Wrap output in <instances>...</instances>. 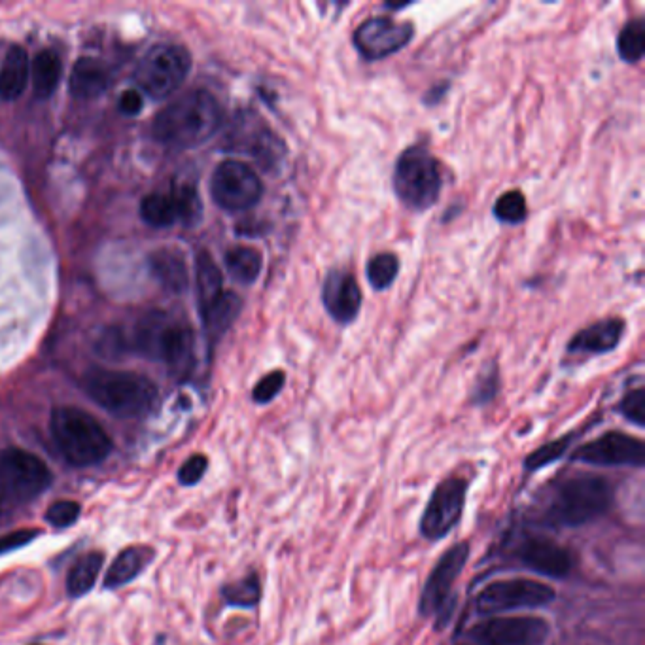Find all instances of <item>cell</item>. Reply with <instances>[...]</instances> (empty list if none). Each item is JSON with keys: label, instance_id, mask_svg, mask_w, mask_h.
Masks as SVG:
<instances>
[{"label": "cell", "instance_id": "cell-5", "mask_svg": "<svg viewBox=\"0 0 645 645\" xmlns=\"http://www.w3.org/2000/svg\"><path fill=\"white\" fill-rule=\"evenodd\" d=\"M613 502V489L600 475H577L558 487L543 521L555 528H576L602 517Z\"/></svg>", "mask_w": 645, "mask_h": 645}, {"label": "cell", "instance_id": "cell-34", "mask_svg": "<svg viewBox=\"0 0 645 645\" xmlns=\"http://www.w3.org/2000/svg\"><path fill=\"white\" fill-rule=\"evenodd\" d=\"M176 210H178V222L184 224L186 227H195L201 218H203V203H201V197L197 190L186 184V186H180L175 193Z\"/></svg>", "mask_w": 645, "mask_h": 645}, {"label": "cell", "instance_id": "cell-13", "mask_svg": "<svg viewBox=\"0 0 645 645\" xmlns=\"http://www.w3.org/2000/svg\"><path fill=\"white\" fill-rule=\"evenodd\" d=\"M229 144L239 154L254 157L263 171L277 169L286 157L284 140L262 118L248 112L235 123L229 135Z\"/></svg>", "mask_w": 645, "mask_h": 645}, {"label": "cell", "instance_id": "cell-38", "mask_svg": "<svg viewBox=\"0 0 645 645\" xmlns=\"http://www.w3.org/2000/svg\"><path fill=\"white\" fill-rule=\"evenodd\" d=\"M284 383H286V375L284 371H271L263 377L260 383L254 386L252 390V398L256 403H269V401L275 400L282 392L284 388Z\"/></svg>", "mask_w": 645, "mask_h": 645}, {"label": "cell", "instance_id": "cell-22", "mask_svg": "<svg viewBox=\"0 0 645 645\" xmlns=\"http://www.w3.org/2000/svg\"><path fill=\"white\" fill-rule=\"evenodd\" d=\"M69 88L78 99H95L108 88V72L97 59L82 57L72 67Z\"/></svg>", "mask_w": 645, "mask_h": 645}, {"label": "cell", "instance_id": "cell-7", "mask_svg": "<svg viewBox=\"0 0 645 645\" xmlns=\"http://www.w3.org/2000/svg\"><path fill=\"white\" fill-rule=\"evenodd\" d=\"M192 69V55L184 46L157 44L140 59L135 80L140 91L161 101L173 95L184 84Z\"/></svg>", "mask_w": 645, "mask_h": 645}, {"label": "cell", "instance_id": "cell-25", "mask_svg": "<svg viewBox=\"0 0 645 645\" xmlns=\"http://www.w3.org/2000/svg\"><path fill=\"white\" fill-rule=\"evenodd\" d=\"M195 282L201 313L224 294V279L209 252H199L195 258Z\"/></svg>", "mask_w": 645, "mask_h": 645}, {"label": "cell", "instance_id": "cell-10", "mask_svg": "<svg viewBox=\"0 0 645 645\" xmlns=\"http://www.w3.org/2000/svg\"><path fill=\"white\" fill-rule=\"evenodd\" d=\"M470 558V543H456L437 560L420 594L419 611L422 617H439L445 621L451 615L453 589L456 579L464 572Z\"/></svg>", "mask_w": 645, "mask_h": 645}, {"label": "cell", "instance_id": "cell-37", "mask_svg": "<svg viewBox=\"0 0 645 645\" xmlns=\"http://www.w3.org/2000/svg\"><path fill=\"white\" fill-rule=\"evenodd\" d=\"M619 411L625 419L630 420L632 424L644 428L645 426V390L644 388H636L630 390L627 396L621 400Z\"/></svg>", "mask_w": 645, "mask_h": 645}, {"label": "cell", "instance_id": "cell-39", "mask_svg": "<svg viewBox=\"0 0 645 645\" xmlns=\"http://www.w3.org/2000/svg\"><path fill=\"white\" fill-rule=\"evenodd\" d=\"M498 384H500L498 367L490 366L485 373H481V375L477 377V384H475L473 394H471V400H473V403L485 405V403H489L490 400H494V398H496V394H498Z\"/></svg>", "mask_w": 645, "mask_h": 645}, {"label": "cell", "instance_id": "cell-20", "mask_svg": "<svg viewBox=\"0 0 645 645\" xmlns=\"http://www.w3.org/2000/svg\"><path fill=\"white\" fill-rule=\"evenodd\" d=\"M154 279L169 292L180 294L188 288V265L184 254L176 248H159L150 256Z\"/></svg>", "mask_w": 645, "mask_h": 645}, {"label": "cell", "instance_id": "cell-16", "mask_svg": "<svg viewBox=\"0 0 645 645\" xmlns=\"http://www.w3.org/2000/svg\"><path fill=\"white\" fill-rule=\"evenodd\" d=\"M572 460L593 466H634L642 468L645 445L642 439L623 432H608L579 447Z\"/></svg>", "mask_w": 645, "mask_h": 645}, {"label": "cell", "instance_id": "cell-14", "mask_svg": "<svg viewBox=\"0 0 645 645\" xmlns=\"http://www.w3.org/2000/svg\"><path fill=\"white\" fill-rule=\"evenodd\" d=\"M551 625L541 617H490L470 630L477 645H543Z\"/></svg>", "mask_w": 645, "mask_h": 645}, {"label": "cell", "instance_id": "cell-41", "mask_svg": "<svg viewBox=\"0 0 645 645\" xmlns=\"http://www.w3.org/2000/svg\"><path fill=\"white\" fill-rule=\"evenodd\" d=\"M38 534H40V530H36V528H21V530H14L10 534H4L0 538V555L12 553L16 549L29 545Z\"/></svg>", "mask_w": 645, "mask_h": 645}, {"label": "cell", "instance_id": "cell-32", "mask_svg": "<svg viewBox=\"0 0 645 645\" xmlns=\"http://www.w3.org/2000/svg\"><path fill=\"white\" fill-rule=\"evenodd\" d=\"M367 280L371 288L383 292L394 284L400 273V260L392 252H381L367 262Z\"/></svg>", "mask_w": 645, "mask_h": 645}, {"label": "cell", "instance_id": "cell-28", "mask_svg": "<svg viewBox=\"0 0 645 645\" xmlns=\"http://www.w3.org/2000/svg\"><path fill=\"white\" fill-rule=\"evenodd\" d=\"M226 267L229 275L237 282L252 284L262 273V254L252 246H235L227 250Z\"/></svg>", "mask_w": 645, "mask_h": 645}, {"label": "cell", "instance_id": "cell-11", "mask_svg": "<svg viewBox=\"0 0 645 645\" xmlns=\"http://www.w3.org/2000/svg\"><path fill=\"white\" fill-rule=\"evenodd\" d=\"M557 598L553 587L534 579H506L487 585L475 598L479 615L513 610H534L549 606Z\"/></svg>", "mask_w": 645, "mask_h": 645}, {"label": "cell", "instance_id": "cell-19", "mask_svg": "<svg viewBox=\"0 0 645 645\" xmlns=\"http://www.w3.org/2000/svg\"><path fill=\"white\" fill-rule=\"evenodd\" d=\"M625 333V322L621 318H606L594 322L589 328L581 330L576 337L568 343L570 354H608L617 349Z\"/></svg>", "mask_w": 645, "mask_h": 645}, {"label": "cell", "instance_id": "cell-17", "mask_svg": "<svg viewBox=\"0 0 645 645\" xmlns=\"http://www.w3.org/2000/svg\"><path fill=\"white\" fill-rule=\"evenodd\" d=\"M362 290L347 271H332L322 286V301L326 313L341 326L352 324L362 309Z\"/></svg>", "mask_w": 645, "mask_h": 645}, {"label": "cell", "instance_id": "cell-36", "mask_svg": "<svg viewBox=\"0 0 645 645\" xmlns=\"http://www.w3.org/2000/svg\"><path fill=\"white\" fill-rule=\"evenodd\" d=\"M82 513V507L78 502H72V500H61V502H55L52 506L48 507L46 511V521L55 526V528H69L72 524L78 521Z\"/></svg>", "mask_w": 645, "mask_h": 645}, {"label": "cell", "instance_id": "cell-29", "mask_svg": "<svg viewBox=\"0 0 645 645\" xmlns=\"http://www.w3.org/2000/svg\"><path fill=\"white\" fill-rule=\"evenodd\" d=\"M140 216L148 226L156 229L175 226L178 222V210L173 193H154L144 197L140 203Z\"/></svg>", "mask_w": 645, "mask_h": 645}, {"label": "cell", "instance_id": "cell-43", "mask_svg": "<svg viewBox=\"0 0 645 645\" xmlns=\"http://www.w3.org/2000/svg\"><path fill=\"white\" fill-rule=\"evenodd\" d=\"M447 89H449V84H447V82H445V84H441L439 88L430 89V93H428V97H426L424 101H426L428 105H436V103L441 101V97H445Z\"/></svg>", "mask_w": 645, "mask_h": 645}, {"label": "cell", "instance_id": "cell-31", "mask_svg": "<svg viewBox=\"0 0 645 645\" xmlns=\"http://www.w3.org/2000/svg\"><path fill=\"white\" fill-rule=\"evenodd\" d=\"M617 52L625 63H640L645 53L644 19L628 21L617 38Z\"/></svg>", "mask_w": 645, "mask_h": 645}, {"label": "cell", "instance_id": "cell-33", "mask_svg": "<svg viewBox=\"0 0 645 645\" xmlns=\"http://www.w3.org/2000/svg\"><path fill=\"white\" fill-rule=\"evenodd\" d=\"M492 212H494L498 222L507 224V226H519V224H523L526 216H528L526 199H524L523 193L519 192V190H511V192H506L498 197Z\"/></svg>", "mask_w": 645, "mask_h": 645}, {"label": "cell", "instance_id": "cell-8", "mask_svg": "<svg viewBox=\"0 0 645 645\" xmlns=\"http://www.w3.org/2000/svg\"><path fill=\"white\" fill-rule=\"evenodd\" d=\"M52 485V471L38 458L19 447L0 453V492L10 500L25 504L33 502Z\"/></svg>", "mask_w": 645, "mask_h": 645}, {"label": "cell", "instance_id": "cell-2", "mask_svg": "<svg viewBox=\"0 0 645 645\" xmlns=\"http://www.w3.org/2000/svg\"><path fill=\"white\" fill-rule=\"evenodd\" d=\"M89 398L120 419H139L156 407L157 386L133 371L93 367L84 377Z\"/></svg>", "mask_w": 645, "mask_h": 645}, {"label": "cell", "instance_id": "cell-1", "mask_svg": "<svg viewBox=\"0 0 645 645\" xmlns=\"http://www.w3.org/2000/svg\"><path fill=\"white\" fill-rule=\"evenodd\" d=\"M224 122V110L218 99L195 89L165 106L154 120V137L173 148H195L212 139Z\"/></svg>", "mask_w": 645, "mask_h": 645}, {"label": "cell", "instance_id": "cell-26", "mask_svg": "<svg viewBox=\"0 0 645 645\" xmlns=\"http://www.w3.org/2000/svg\"><path fill=\"white\" fill-rule=\"evenodd\" d=\"M103 564H105V555L99 551H89L78 558L72 564L67 576V593L72 598H80L88 594L95 587L97 577L103 570Z\"/></svg>", "mask_w": 645, "mask_h": 645}, {"label": "cell", "instance_id": "cell-15", "mask_svg": "<svg viewBox=\"0 0 645 645\" xmlns=\"http://www.w3.org/2000/svg\"><path fill=\"white\" fill-rule=\"evenodd\" d=\"M415 36L409 21H396L388 16L369 18L354 31V46L367 61H381L401 52Z\"/></svg>", "mask_w": 645, "mask_h": 645}, {"label": "cell", "instance_id": "cell-23", "mask_svg": "<svg viewBox=\"0 0 645 645\" xmlns=\"http://www.w3.org/2000/svg\"><path fill=\"white\" fill-rule=\"evenodd\" d=\"M154 551L148 547H127L110 564L105 576L106 589H120L131 583L150 564Z\"/></svg>", "mask_w": 645, "mask_h": 645}, {"label": "cell", "instance_id": "cell-4", "mask_svg": "<svg viewBox=\"0 0 645 645\" xmlns=\"http://www.w3.org/2000/svg\"><path fill=\"white\" fill-rule=\"evenodd\" d=\"M133 347L150 358L161 360L180 379H186L195 366L192 328L171 322L165 314L150 313L140 318L133 330Z\"/></svg>", "mask_w": 645, "mask_h": 645}, {"label": "cell", "instance_id": "cell-24", "mask_svg": "<svg viewBox=\"0 0 645 645\" xmlns=\"http://www.w3.org/2000/svg\"><path fill=\"white\" fill-rule=\"evenodd\" d=\"M243 311L241 297L233 292H224L218 301L203 311V326L210 343H216L235 324Z\"/></svg>", "mask_w": 645, "mask_h": 645}, {"label": "cell", "instance_id": "cell-35", "mask_svg": "<svg viewBox=\"0 0 645 645\" xmlns=\"http://www.w3.org/2000/svg\"><path fill=\"white\" fill-rule=\"evenodd\" d=\"M574 434H568V436L558 437L555 441H549L545 443L543 447H540L538 451H534L532 454L526 456L524 460V466L528 471H538L551 466L553 462H557L558 458H562L566 451L570 449L572 441H574Z\"/></svg>", "mask_w": 645, "mask_h": 645}, {"label": "cell", "instance_id": "cell-42", "mask_svg": "<svg viewBox=\"0 0 645 645\" xmlns=\"http://www.w3.org/2000/svg\"><path fill=\"white\" fill-rule=\"evenodd\" d=\"M118 106H120L123 114L137 116L140 110H142V95H140L139 89H127L122 97H120Z\"/></svg>", "mask_w": 645, "mask_h": 645}, {"label": "cell", "instance_id": "cell-12", "mask_svg": "<svg viewBox=\"0 0 645 645\" xmlns=\"http://www.w3.org/2000/svg\"><path fill=\"white\" fill-rule=\"evenodd\" d=\"M468 479L447 477L437 485L420 519V532L426 540H443L460 523L468 496Z\"/></svg>", "mask_w": 645, "mask_h": 645}, {"label": "cell", "instance_id": "cell-27", "mask_svg": "<svg viewBox=\"0 0 645 645\" xmlns=\"http://www.w3.org/2000/svg\"><path fill=\"white\" fill-rule=\"evenodd\" d=\"M61 57L53 50H42L36 53L31 67V76H33V89L38 99H48L53 95V91L59 86L61 80Z\"/></svg>", "mask_w": 645, "mask_h": 645}, {"label": "cell", "instance_id": "cell-9", "mask_svg": "<svg viewBox=\"0 0 645 645\" xmlns=\"http://www.w3.org/2000/svg\"><path fill=\"white\" fill-rule=\"evenodd\" d=\"M210 195L220 209L245 212L262 201L263 184L252 167L237 159H227L212 173Z\"/></svg>", "mask_w": 645, "mask_h": 645}, {"label": "cell", "instance_id": "cell-21", "mask_svg": "<svg viewBox=\"0 0 645 645\" xmlns=\"http://www.w3.org/2000/svg\"><path fill=\"white\" fill-rule=\"evenodd\" d=\"M31 78L29 53L21 46H12L0 67V99L16 101L27 88Z\"/></svg>", "mask_w": 645, "mask_h": 645}, {"label": "cell", "instance_id": "cell-18", "mask_svg": "<svg viewBox=\"0 0 645 645\" xmlns=\"http://www.w3.org/2000/svg\"><path fill=\"white\" fill-rule=\"evenodd\" d=\"M517 557L526 568L538 572L541 576L562 577L570 576L574 568L572 553L558 545L557 541L547 538H528L517 549Z\"/></svg>", "mask_w": 645, "mask_h": 645}, {"label": "cell", "instance_id": "cell-30", "mask_svg": "<svg viewBox=\"0 0 645 645\" xmlns=\"http://www.w3.org/2000/svg\"><path fill=\"white\" fill-rule=\"evenodd\" d=\"M222 596H224V602H226L227 606L254 608V606H258V602L262 598L260 577L256 572H252V574H248V576L235 581V583H229L222 589Z\"/></svg>", "mask_w": 645, "mask_h": 645}, {"label": "cell", "instance_id": "cell-3", "mask_svg": "<svg viewBox=\"0 0 645 645\" xmlns=\"http://www.w3.org/2000/svg\"><path fill=\"white\" fill-rule=\"evenodd\" d=\"M50 426L53 441L70 466H97L112 451V439L105 428L78 407H55Z\"/></svg>", "mask_w": 645, "mask_h": 645}, {"label": "cell", "instance_id": "cell-40", "mask_svg": "<svg viewBox=\"0 0 645 645\" xmlns=\"http://www.w3.org/2000/svg\"><path fill=\"white\" fill-rule=\"evenodd\" d=\"M207 470H209V458L205 454H193L178 470V481L184 487H193L203 479Z\"/></svg>", "mask_w": 645, "mask_h": 645}, {"label": "cell", "instance_id": "cell-6", "mask_svg": "<svg viewBox=\"0 0 645 645\" xmlns=\"http://www.w3.org/2000/svg\"><path fill=\"white\" fill-rule=\"evenodd\" d=\"M394 192L415 212L434 207L443 188V173L436 157L422 146L407 148L394 167Z\"/></svg>", "mask_w": 645, "mask_h": 645}]
</instances>
